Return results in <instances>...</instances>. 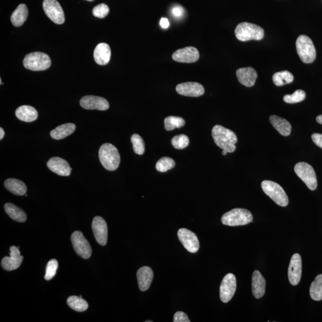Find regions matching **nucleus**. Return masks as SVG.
<instances>
[{
    "instance_id": "nucleus-1",
    "label": "nucleus",
    "mask_w": 322,
    "mask_h": 322,
    "mask_svg": "<svg viewBox=\"0 0 322 322\" xmlns=\"http://www.w3.org/2000/svg\"><path fill=\"white\" fill-rule=\"evenodd\" d=\"M212 136L215 144L222 150L228 153L234 152L236 150L235 144L237 142V138L231 129L216 125L212 129Z\"/></svg>"
},
{
    "instance_id": "nucleus-2",
    "label": "nucleus",
    "mask_w": 322,
    "mask_h": 322,
    "mask_svg": "<svg viewBox=\"0 0 322 322\" xmlns=\"http://www.w3.org/2000/svg\"><path fill=\"white\" fill-rule=\"evenodd\" d=\"M99 157L103 167L108 171H115L120 166V153L117 149L110 143H105L101 146Z\"/></svg>"
},
{
    "instance_id": "nucleus-3",
    "label": "nucleus",
    "mask_w": 322,
    "mask_h": 322,
    "mask_svg": "<svg viewBox=\"0 0 322 322\" xmlns=\"http://www.w3.org/2000/svg\"><path fill=\"white\" fill-rule=\"evenodd\" d=\"M253 216L250 211L243 208H235L222 216L221 222L224 225L237 226L246 225L253 222Z\"/></svg>"
},
{
    "instance_id": "nucleus-4",
    "label": "nucleus",
    "mask_w": 322,
    "mask_h": 322,
    "mask_svg": "<svg viewBox=\"0 0 322 322\" xmlns=\"http://www.w3.org/2000/svg\"><path fill=\"white\" fill-rule=\"evenodd\" d=\"M235 33L237 39L241 42L261 40L264 36V32L261 27L248 22L239 23L235 29Z\"/></svg>"
},
{
    "instance_id": "nucleus-5",
    "label": "nucleus",
    "mask_w": 322,
    "mask_h": 322,
    "mask_svg": "<svg viewBox=\"0 0 322 322\" xmlns=\"http://www.w3.org/2000/svg\"><path fill=\"white\" fill-rule=\"evenodd\" d=\"M51 64L50 57L42 52L29 53L23 60L24 67L32 71H45L49 68Z\"/></svg>"
},
{
    "instance_id": "nucleus-6",
    "label": "nucleus",
    "mask_w": 322,
    "mask_h": 322,
    "mask_svg": "<svg viewBox=\"0 0 322 322\" xmlns=\"http://www.w3.org/2000/svg\"><path fill=\"white\" fill-rule=\"evenodd\" d=\"M296 48L298 55L304 63L311 64L315 60L316 51L315 45L309 37L304 35L298 37Z\"/></svg>"
},
{
    "instance_id": "nucleus-7",
    "label": "nucleus",
    "mask_w": 322,
    "mask_h": 322,
    "mask_svg": "<svg viewBox=\"0 0 322 322\" xmlns=\"http://www.w3.org/2000/svg\"><path fill=\"white\" fill-rule=\"evenodd\" d=\"M261 188L264 193L276 204L281 207L288 205V197L282 187L278 183L272 181L264 180L261 183Z\"/></svg>"
},
{
    "instance_id": "nucleus-8",
    "label": "nucleus",
    "mask_w": 322,
    "mask_h": 322,
    "mask_svg": "<svg viewBox=\"0 0 322 322\" xmlns=\"http://www.w3.org/2000/svg\"><path fill=\"white\" fill-rule=\"evenodd\" d=\"M295 172L298 176L304 181L308 188L315 191L318 186L317 178L313 168L306 162H299L294 167Z\"/></svg>"
},
{
    "instance_id": "nucleus-9",
    "label": "nucleus",
    "mask_w": 322,
    "mask_h": 322,
    "mask_svg": "<svg viewBox=\"0 0 322 322\" xmlns=\"http://www.w3.org/2000/svg\"><path fill=\"white\" fill-rule=\"evenodd\" d=\"M43 7L45 15L54 23L61 25L64 22V10L57 0H44Z\"/></svg>"
},
{
    "instance_id": "nucleus-10",
    "label": "nucleus",
    "mask_w": 322,
    "mask_h": 322,
    "mask_svg": "<svg viewBox=\"0 0 322 322\" xmlns=\"http://www.w3.org/2000/svg\"><path fill=\"white\" fill-rule=\"evenodd\" d=\"M71 242L76 253L84 259H88L91 256L92 250L90 243L82 233L76 231L72 234Z\"/></svg>"
},
{
    "instance_id": "nucleus-11",
    "label": "nucleus",
    "mask_w": 322,
    "mask_h": 322,
    "mask_svg": "<svg viewBox=\"0 0 322 322\" xmlns=\"http://www.w3.org/2000/svg\"><path fill=\"white\" fill-rule=\"evenodd\" d=\"M236 289V277L232 273H229L223 278L220 285V296L222 302L231 301Z\"/></svg>"
},
{
    "instance_id": "nucleus-12",
    "label": "nucleus",
    "mask_w": 322,
    "mask_h": 322,
    "mask_svg": "<svg viewBox=\"0 0 322 322\" xmlns=\"http://www.w3.org/2000/svg\"><path fill=\"white\" fill-rule=\"evenodd\" d=\"M178 237L183 247L191 253H195L199 249V242L196 235L189 230L182 228L178 231Z\"/></svg>"
},
{
    "instance_id": "nucleus-13",
    "label": "nucleus",
    "mask_w": 322,
    "mask_h": 322,
    "mask_svg": "<svg viewBox=\"0 0 322 322\" xmlns=\"http://www.w3.org/2000/svg\"><path fill=\"white\" fill-rule=\"evenodd\" d=\"M81 107L87 110H107L109 108V102L104 97L86 96L80 100Z\"/></svg>"
},
{
    "instance_id": "nucleus-14",
    "label": "nucleus",
    "mask_w": 322,
    "mask_h": 322,
    "mask_svg": "<svg viewBox=\"0 0 322 322\" xmlns=\"http://www.w3.org/2000/svg\"><path fill=\"white\" fill-rule=\"evenodd\" d=\"M10 257H5L1 260L2 269L12 271L18 269L23 261V257L21 255L20 248L12 246L10 248Z\"/></svg>"
},
{
    "instance_id": "nucleus-15",
    "label": "nucleus",
    "mask_w": 322,
    "mask_h": 322,
    "mask_svg": "<svg viewBox=\"0 0 322 322\" xmlns=\"http://www.w3.org/2000/svg\"><path fill=\"white\" fill-rule=\"evenodd\" d=\"M302 273V261L299 254L292 256L288 268V278L291 285L296 286L300 282Z\"/></svg>"
},
{
    "instance_id": "nucleus-16",
    "label": "nucleus",
    "mask_w": 322,
    "mask_h": 322,
    "mask_svg": "<svg viewBox=\"0 0 322 322\" xmlns=\"http://www.w3.org/2000/svg\"><path fill=\"white\" fill-rule=\"evenodd\" d=\"M92 229L96 241L102 246L107 245V226L106 221L101 216L94 218L92 223Z\"/></svg>"
},
{
    "instance_id": "nucleus-17",
    "label": "nucleus",
    "mask_w": 322,
    "mask_h": 322,
    "mask_svg": "<svg viewBox=\"0 0 322 322\" xmlns=\"http://www.w3.org/2000/svg\"><path fill=\"white\" fill-rule=\"evenodd\" d=\"M172 58L175 62L180 63H194L199 58V51L193 47H187L175 51Z\"/></svg>"
},
{
    "instance_id": "nucleus-18",
    "label": "nucleus",
    "mask_w": 322,
    "mask_h": 322,
    "mask_svg": "<svg viewBox=\"0 0 322 322\" xmlns=\"http://www.w3.org/2000/svg\"><path fill=\"white\" fill-rule=\"evenodd\" d=\"M176 91L180 95L197 97L201 96L204 94L205 89L201 84L188 82L179 84L177 85Z\"/></svg>"
},
{
    "instance_id": "nucleus-19",
    "label": "nucleus",
    "mask_w": 322,
    "mask_h": 322,
    "mask_svg": "<svg viewBox=\"0 0 322 322\" xmlns=\"http://www.w3.org/2000/svg\"><path fill=\"white\" fill-rule=\"evenodd\" d=\"M47 166L50 171L61 176H69L72 170L66 161L59 157L51 158L47 162Z\"/></svg>"
},
{
    "instance_id": "nucleus-20",
    "label": "nucleus",
    "mask_w": 322,
    "mask_h": 322,
    "mask_svg": "<svg viewBox=\"0 0 322 322\" xmlns=\"http://www.w3.org/2000/svg\"><path fill=\"white\" fill-rule=\"evenodd\" d=\"M236 76L239 83L248 87L254 85L258 77L256 70L251 67L238 69L236 71Z\"/></svg>"
},
{
    "instance_id": "nucleus-21",
    "label": "nucleus",
    "mask_w": 322,
    "mask_h": 322,
    "mask_svg": "<svg viewBox=\"0 0 322 322\" xmlns=\"http://www.w3.org/2000/svg\"><path fill=\"white\" fill-rule=\"evenodd\" d=\"M266 280L261 273L256 270L252 277V292L257 299H261L264 296L266 291Z\"/></svg>"
},
{
    "instance_id": "nucleus-22",
    "label": "nucleus",
    "mask_w": 322,
    "mask_h": 322,
    "mask_svg": "<svg viewBox=\"0 0 322 322\" xmlns=\"http://www.w3.org/2000/svg\"><path fill=\"white\" fill-rule=\"evenodd\" d=\"M138 284L140 291H147L152 282L153 272L151 268L144 266L140 268L137 272Z\"/></svg>"
},
{
    "instance_id": "nucleus-23",
    "label": "nucleus",
    "mask_w": 322,
    "mask_h": 322,
    "mask_svg": "<svg viewBox=\"0 0 322 322\" xmlns=\"http://www.w3.org/2000/svg\"><path fill=\"white\" fill-rule=\"evenodd\" d=\"M94 61L99 65H106L109 63L111 57L109 45L107 43H100L94 51Z\"/></svg>"
},
{
    "instance_id": "nucleus-24",
    "label": "nucleus",
    "mask_w": 322,
    "mask_h": 322,
    "mask_svg": "<svg viewBox=\"0 0 322 322\" xmlns=\"http://www.w3.org/2000/svg\"><path fill=\"white\" fill-rule=\"evenodd\" d=\"M16 116L19 120L21 121L31 123L37 120L39 113L34 107L23 105L16 109Z\"/></svg>"
},
{
    "instance_id": "nucleus-25",
    "label": "nucleus",
    "mask_w": 322,
    "mask_h": 322,
    "mask_svg": "<svg viewBox=\"0 0 322 322\" xmlns=\"http://www.w3.org/2000/svg\"><path fill=\"white\" fill-rule=\"evenodd\" d=\"M270 122L277 130L283 136H288L291 134V125L288 121L277 115H272Z\"/></svg>"
},
{
    "instance_id": "nucleus-26",
    "label": "nucleus",
    "mask_w": 322,
    "mask_h": 322,
    "mask_svg": "<svg viewBox=\"0 0 322 322\" xmlns=\"http://www.w3.org/2000/svg\"><path fill=\"white\" fill-rule=\"evenodd\" d=\"M5 188L13 194L18 196L25 195L27 192V187L25 183L15 178H9L5 181Z\"/></svg>"
},
{
    "instance_id": "nucleus-27",
    "label": "nucleus",
    "mask_w": 322,
    "mask_h": 322,
    "mask_svg": "<svg viewBox=\"0 0 322 322\" xmlns=\"http://www.w3.org/2000/svg\"><path fill=\"white\" fill-rule=\"evenodd\" d=\"M76 126L74 124L67 123L56 127L50 132V136L55 140H62L74 132Z\"/></svg>"
},
{
    "instance_id": "nucleus-28",
    "label": "nucleus",
    "mask_w": 322,
    "mask_h": 322,
    "mask_svg": "<svg viewBox=\"0 0 322 322\" xmlns=\"http://www.w3.org/2000/svg\"><path fill=\"white\" fill-rule=\"evenodd\" d=\"M28 16V10L26 5L21 4L11 16V21L16 27L21 26L26 21Z\"/></svg>"
},
{
    "instance_id": "nucleus-29",
    "label": "nucleus",
    "mask_w": 322,
    "mask_h": 322,
    "mask_svg": "<svg viewBox=\"0 0 322 322\" xmlns=\"http://www.w3.org/2000/svg\"><path fill=\"white\" fill-rule=\"evenodd\" d=\"M4 210L7 215L13 220L20 223H23L26 220L27 215L25 212L14 204L7 203L4 205Z\"/></svg>"
},
{
    "instance_id": "nucleus-30",
    "label": "nucleus",
    "mask_w": 322,
    "mask_h": 322,
    "mask_svg": "<svg viewBox=\"0 0 322 322\" xmlns=\"http://www.w3.org/2000/svg\"><path fill=\"white\" fill-rule=\"evenodd\" d=\"M67 305L76 312H85L88 308L87 302L82 297L77 296L69 297L67 300Z\"/></svg>"
},
{
    "instance_id": "nucleus-31",
    "label": "nucleus",
    "mask_w": 322,
    "mask_h": 322,
    "mask_svg": "<svg viewBox=\"0 0 322 322\" xmlns=\"http://www.w3.org/2000/svg\"><path fill=\"white\" fill-rule=\"evenodd\" d=\"M310 295L315 301L322 300V275H318L311 284Z\"/></svg>"
},
{
    "instance_id": "nucleus-32",
    "label": "nucleus",
    "mask_w": 322,
    "mask_h": 322,
    "mask_svg": "<svg viewBox=\"0 0 322 322\" xmlns=\"http://www.w3.org/2000/svg\"><path fill=\"white\" fill-rule=\"evenodd\" d=\"M294 76L288 71L275 73L273 75V81L277 86H282L293 82Z\"/></svg>"
},
{
    "instance_id": "nucleus-33",
    "label": "nucleus",
    "mask_w": 322,
    "mask_h": 322,
    "mask_svg": "<svg viewBox=\"0 0 322 322\" xmlns=\"http://www.w3.org/2000/svg\"><path fill=\"white\" fill-rule=\"evenodd\" d=\"M164 124L167 131H172L175 129H180L185 126V120L178 116H170L165 118Z\"/></svg>"
},
{
    "instance_id": "nucleus-34",
    "label": "nucleus",
    "mask_w": 322,
    "mask_h": 322,
    "mask_svg": "<svg viewBox=\"0 0 322 322\" xmlns=\"http://www.w3.org/2000/svg\"><path fill=\"white\" fill-rule=\"evenodd\" d=\"M175 166V162L172 158L169 157H163L157 162L156 169L159 172H165L172 169Z\"/></svg>"
},
{
    "instance_id": "nucleus-35",
    "label": "nucleus",
    "mask_w": 322,
    "mask_h": 322,
    "mask_svg": "<svg viewBox=\"0 0 322 322\" xmlns=\"http://www.w3.org/2000/svg\"><path fill=\"white\" fill-rule=\"evenodd\" d=\"M131 141L134 152L137 155H143L145 151V145L142 137L139 134H134L131 137Z\"/></svg>"
},
{
    "instance_id": "nucleus-36",
    "label": "nucleus",
    "mask_w": 322,
    "mask_h": 322,
    "mask_svg": "<svg viewBox=\"0 0 322 322\" xmlns=\"http://www.w3.org/2000/svg\"><path fill=\"white\" fill-rule=\"evenodd\" d=\"M305 93L302 90H297L292 94H286L283 97L284 102L287 104H297L301 102L305 99Z\"/></svg>"
},
{
    "instance_id": "nucleus-37",
    "label": "nucleus",
    "mask_w": 322,
    "mask_h": 322,
    "mask_svg": "<svg viewBox=\"0 0 322 322\" xmlns=\"http://www.w3.org/2000/svg\"><path fill=\"white\" fill-rule=\"evenodd\" d=\"M172 144L176 150H183L189 144V137L185 134L178 135L172 138Z\"/></svg>"
},
{
    "instance_id": "nucleus-38",
    "label": "nucleus",
    "mask_w": 322,
    "mask_h": 322,
    "mask_svg": "<svg viewBox=\"0 0 322 322\" xmlns=\"http://www.w3.org/2000/svg\"><path fill=\"white\" fill-rule=\"evenodd\" d=\"M58 267V262L55 259H51L48 261L46 267L44 279L46 280H50L55 277L57 269Z\"/></svg>"
},
{
    "instance_id": "nucleus-39",
    "label": "nucleus",
    "mask_w": 322,
    "mask_h": 322,
    "mask_svg": "<svg viewBox=\"0 0 322 322\" xmlns=\"http://www.w3.org/2000/svg\"><path fill=\"white\" fill-rule=\"evenodd\" d=\"M109 7L104 3L96 5L93 9V15L96 18H104L109 14Z\"/></svg>"
},
{
    "instance_id": "nucleus-40",
    "label": "nucleus",
    "mask_w": 322,
    "mask_h": 322,
    "mask_svg": "<svg viewBox=\"0 0 322 322\" xmlns=\"http://www.w3.org/2000/svg\"><path fill=\"white\" fill-rule=\"evenodd\" d=\"M174 322H191L188 315L185 312H177L174 316Z\"/></svg>"
},
{
    "instance_id": "nucleus-41",
    "label": "nucleus",
    "mask_w": 322,
    "mask_h": 322,
    "mask_svg": "<svg viewBox=\"0 0 322 322\" xmlns=\"http://www.w3.org/2000/svg\"><path fill=\"white\" fill-rule=\"evenodd\" d=\"M173 16L175 18H180L182 17L184 14V9L182 7L175 6L173 7L172 10Z\"/></svg>"
},
{
    "instance_id": "nucleus-42",
    "label": "nucleus",
    "mask_w": 322,
    "mask_h": 322,
    "mask_svg": "<svg viewBox=\"0 0 322 322\" xmlns=\"http://www.w3.org/2000/svg\"><path fill=\"white\" fill-rule=\"evenodd\" d=\"M312 139L315 145L322 149V134L314 133L312 134Z\"/></svg>"
},
{
    "instance_id": "nucleus-43",
    "label": "nucleus",
    "mask_w": 322,
    "mask_h": 322,
    "mask_svg": "<svg viewBox=\"0 0 322 322\" xmlns=\"http://www.w3.org/2000/svg\"><path fill=\"white\" fill-rule=\"evenodd\" d=\"M160 25L162 28L167 29L170 26V21L167 18H162L160 21Z\"/></svg>"
},
{
    "instance_id": "nucleus-44",
    "label": "nucleus",
    "mask_w": 322,
    "mask_h": 322,
    "mask_svg": "<svg viewBox=\"0 0 322 322\" xmlns=\"http://www.w3.org/2000/svg\"><path fill=\"white\" fill-rule=\"evenodd\" d=\"M5 135L4 129L2 128H0V140L3 139Z\"/></svg>"
},
{
    "instance_id": "nucleus-45",
    "label": "nucleus",
    "mask_w": 322,
    "mask_h": 322,
    "mask_svg": "<svg viewBox=\"0 0 322 322\" xmlns=\"http://www.w3.org/2000/svg\"><path fill=\"white\" fill-rule=\"evenodd\" d=\"M316 121L320 124H322V115H319L316 118Z\"/></svg>"
},
{
    "instance_id": "nucleus-46",
    "label": "nucleus",
    "mask_w": 322,
    "mask_h": 322,
    "mask_svg": "<svg viewBox=\"0 0 322 322\" xmlns=\"http://www.w3.org/2000/svg\"><path fill=\"white\" fill-rule=\"evenodd\" d=\"M227 151L226 150H223V151H222V154H223V155L225 156L227 154Z\"/></svg>"
},
{
    "instance_id": "nucleus-47",
    "label": "nucleus",
    "mask_w": 322,
    "mask_h": 322,
    "mask_svg": "<svg viewBox=\"0 0 322 322\" xmlns=\"http://www.w3.org/2000/svg\"><path fill=\"white\" fill-rule=\"evenodd\" d=\"M86 1H94V0H86Z\"/></svg>"
}]
</instances>
